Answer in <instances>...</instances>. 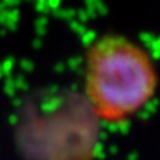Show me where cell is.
<instances>
[{
  "label": "cell",
  "mask_w": 160,
  "mask_h": 160,
  "mask_svg": "<svg viewBox=\"0 0 160 160\" xmlns=\"http://www.w3.org/2000/svg\"><path fill=\"white\" fill-rule=\"evenodd\" d=\"M86 100L99 120L122 123L147 106L159 73L147 49L123 35H104L86 53Z\"/></svg>",
  "instance_id": "cell-1"
}]
</instances>
